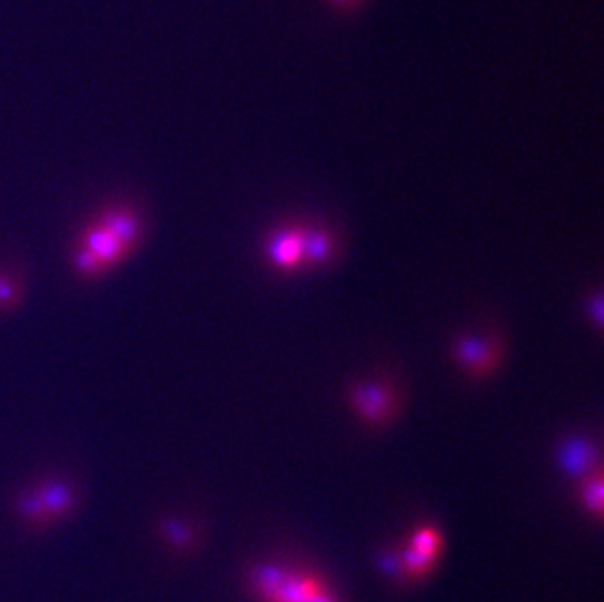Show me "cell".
<instances>
[{"label": "cell", "mask_w": 604, "mask_h": 602, "mask_svg": "<svg viewBox=\"0 0 604 602\" xmlns=\"http://www.w3.org/2000/svg\"><path fill=\"white\" fill-rule=\"evenodd\" d=\"M251 585L263 602H339L319 577L278 565L255 567Z\"/></svg>", "instance_id": "6da1fadb"}, {"label": "cell", "mask_w": 604, "mask_h": 602, "mask_svg": "<svg viewBox=\"0 0 604 602\" xmlns=\"http://www.w3.org/2000/svg\"><path fill=\"white\" fill-rule=\"evenodd\" d=\"M99 221L104 229L110 231L129 253H135L145 236V221L142 213L132 203L114 202L104 206L92 218Z\"/></svg>", "instance_id": "7a4b0ae2"}, {"label": "cell", "mask_w": 604, "mask_h": 602, "mask_svg": "<svg viewBox=\"0 0 604 602\" xmlns=\"http://www.w3.org/2000/svg\"><path fill=\"white\" fill-rule=\"evenodd\" d=\"M74 245H79L82 249L92 253L110 272L132 256V253H129L110 231L104 229L102 225L94 219L84 223V228L81 229Z\"/></svg>", "instance_id": "3957f363"}, {"label": "cell", "mask_w": 604, "mask_h": 602, "mask_svg": "<svg viewBox=\"0 0 604 602\" xmlns=\"http://www.w3.org/2000/svg\"><path fill=\"white\" fill-rule=\"evenodd\" d=\"M34 489L39 494V501L43 504V509H46L51 522L67 519V516H71L79 504L77 489H74L71 483L65 479L47 477V479L39 481L38 486H34Z\"/></svg>", "instance_id": "277c9868"}, {"label": "cell", "mask_w": 604, "mask_h": 602, "mask_svg": "<svg viewBox=\"0 0 604 602\" xmlns=\"http://www.w3.org/2000/svg\"><path fill=\"white\" fill-rule=\"evenodd\" d=\"M350 401L358 415L372 425L385 423L393 413V395L384 385H354Z\"/></svg>", "instance_id": "5b68a950"}, {"label": "cell", "mask_w": 604, "mask_h": 602, "mask_svg": "<svg viewBox=\"0 0 604 602\" xmlns=\"http://www.w3.org/2000/svg\"><path fill=\"white\" fill-rule=\"evenodd\" d=\"M454 357L471 374L483 375L499 362V344L495 340L460 337L454 342Z\"/></svg>", "instance_id": "8992f818"}, {"label": "cell", "mask_w": 604, "mask_h": 602, "mask_svg": "<svg viewBox=\"0 0 604 602\" xmlns=\"http://www.w3.org/2000/svg\"><path fill=\"white\" fill-rule=\"evenodd\" d=\"M562 464L571 476H592L597 466V450L581 440H574L562 450Z\"/></svg>", "instance_id": "52a82bcc"}, {"label": "cell", "mask_w": 604, "mask_h": 602, "mask_svg": "<svg viewBox=\"0 0 604 602\" xmlns=\"http://www.w3.org/2000/svg\"><path fill=\"white\" fill-rule=\"evenodd\" d=\"M26 297V286L22 276L13 268L0 266V315L13 314Z\"/></svg>", "instance_id": "ba28073f"}, {"label": "cell", "mask_w": 604, "mask_h": 602, "mask_svg": "<svg viewBox=\"0 0 604 602\" xmlns=\"http://www.w3.org/2000/svg\"><path fill=\"white\" fill-rule=\"evenodd\" d=\"M301 245H304V233L301 231H286L276 235L268 254L280 266H294L301 261Z\"/></svg>", "instance_id": "9c48e42d"}, {"label": "cell", "mask_w": 604, "mask_h": 602, "mask_svg": "<svg viewBox=\"0 0 604 602\" xmlns=\"http://www.w3.org/2000/svg\"><path fill=\"white\" fill-rule=\"evenodd\" d=\"M14 509L20 514L22 520H24L30 526H36V529H41V526L51 524L49 516H47L46 509H43V504L39 501V494L36 493L34 487H28V489L20 491L16 494Z\"/></svg>", "instance_id": "30bf717a"}, {"label": "cell", "mask_w": 604, "mask_h": 602, "mask_svg": "<svg viewBox=\"0 0 604 602\" xmlns=\"http://www.w3.org/2000/svg\"><path fill=\"white\" fill-rule=\"evenodd\" d=\"M71 264L73 272L81 280H84V282H94V280H100L106 274H110V271H108L99 258L79 245H74V249L71 253Z\"/></svg>", "instance_id": "8fae6325"}, {"label": "cell", "mask_w": 604, "mask_h": 602, "mask_svg": "<svg viewBox=\"0 0 604 602\" xmlns=\"http://www.w3.org/2000/svg\"><path fill=\"white\" fill-rule=\"evenodd\" d=\"M409 550H413L420 557H425L428 562L435 563L442 550L440 532L433 529V526H425V529L417 530L415 536L411 538V544H409Z\"/></svg>", "instance_id": "7c38bea8"}, {"label": "cell", "mask_w": 604, "mask_h": 602, "mask_svg": "<svg viewBox=\"0 0 604 602\" xmlns=\"http://www.w3.org/2000/svg\"><path fill=\"white\" fill-rule=\"evenodd\" d=\"M332 251V241L327 233H304V245H301V254H304L307 261L313 262H321L329 258Z\"/></svg>", "instance_id": "4fadbf2b"}, {"label": "cell", "mask_w": 604, "mask_h": 602, "mask_svg": "<svg viewBox=\"0 0 604 602\" xmlns=\"http://www.w3.org/2000/svg\"><path fill=\"white\" fill-rule=\"evenodd\" d=\"M583 501L597 516L602 514V473L595 471L583 486Z\"/></svg>", "instance_id": "5bb4252c"}, {"label": "cell", "mask_w": 604, "mask_h": 602, "mask_svg": "<svg viewBox=\"0 0 604 602\" xmlns=\"http://www.w3.org/2000/svg\"><path fill=\"white\" fill-rule=\"evenodd\" d=\"M163 532L168 540L177 546H186L190 542V530L180 522H175V520L163 522Z\"/></svg>", "instance_id": "9a60e30c"}, {"label": "cell", "mask_w": 604, "mask_h": 602, "mask_svg": "<svg viewBox=\"0 0 604 602\" xmlns=\"http://www.w3.org/2000/svg\"><path fill=\"white\" fill-rule=\"evenodd\" d=\"M327 3L334 10H339V13H354V10L358 8L364 0H327Z\"/></svg>", "instance_id": "2e32d148"}, {"label": "cell", "mask_w": 604, "mask_h": 602, "mask_svg": "<svg viewBox=\"0 0 604 602\" xmlns=\"http://www.w3.org/2000/svg\"><path fill=\"white\" fill-rule=\"evenodd\" d=\"M602 299L600 297H597L595 299V319L599 321V322H602Z\"/></svg>", "instance_id": "e0dca14e"}]
</instances>
